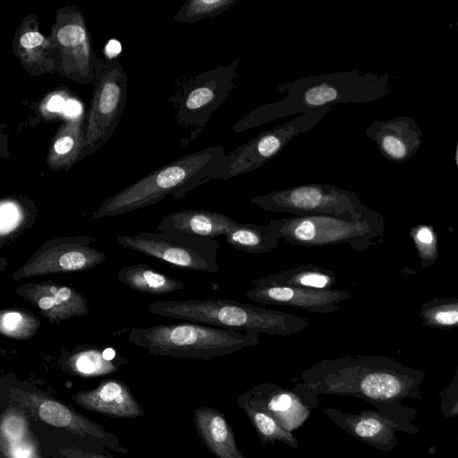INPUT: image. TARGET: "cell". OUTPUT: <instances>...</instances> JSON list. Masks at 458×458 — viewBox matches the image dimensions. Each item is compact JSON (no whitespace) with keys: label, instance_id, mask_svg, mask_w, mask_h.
Wrapping results in <instances>:
<instances>
[{"label":"cell","instance_id":"83f0119b","mask_svg":"<svg viewBox=\"0 0 458 458\" xmlns=\"http://www.w3.org/2000/svg\"><path fill=\"white\" fill-rule=\"evenodd\" d=\"M237 403L250 421L262 445L278 441L293 448L298 447L299 441L292 432L281 427L270 415L253 407L240 395Z\"/></svg>","mask_w":458,"mask_h":458},{"label":"cell","instance_id":"1f68e13d","mask_svg":"<svg viewBox=\"0 0 458 458\" xmlns=\"http://www.w3.org/2000/svg\"><path fill=\"white\" fill-rule=\"evenodd\" d=\"M238 0H189L175 13L174 21L194 23L213 18L233 7Z\"/></svg>","mask_w":458,"mask_h":458},{"label":"cell","instance_id":"e575fe53","mask_svg":"<svg viewBox=\"0 0 458 458\" xmlns=\"http://www.w3.org/2000/svg\"><path fill=\"white\" fill-rule=\"evenodd\" d=\"M3 458H40L36 442L31 438L1 444Z\"/></svg>","mask_w":458,"mask_h":458},{"label":"cell","instance_id":"8d00e7d4","mask_svg":"<svg viewBox=\"0 0 458 458\" xmlns=\"http://www.w3.org/2000/svg\"><path fill=\"white\" fill-rule=\"evenodd\" d=\"M381 146L389 156L395 158L403 157L406 153L403 143L392 135L384 136L381 140Z\"/></svg>","mask_w":458,"mask_h":458},{"label":"cell","instance_id":"4316f807","mask_svg":"<svg viewBox=\"0 0 458 458\" xmlns=\"http://www.w3.org/2000/svg\"><path fill=\"white\" fill-rule=\"evenodd\" d=\"M225 237L227 244L245 253H267L278 245V239L268 232L266 225L242 223Z\"/></svg>","mask_w":458,"mask_h":458},{"label":"cell","instance_id":"44dd1931","mask_svg":"<svg viewBox=\"0 0 458 458\" xmlns=\"http://www.w3.org/2000/svg\"><path fill=\"white\" fill-rule=\"evenodd\" d=\"M242 222L216 211L182 209L168 213L157 226V232H182L201 237L225 236Z\"/></svg>","mask_w":458,"mask_h":458},{"label":"cell","instance_id":"484cf974","mask_svg":"<svg viewBox=\"0 0 458 458\" xmlns=\"http://www.w3.org/2000/svg\"><path fill=\"white\" fill-rule=\"evenodd\" d=\"M117 277L127 287L148 294H167L185 287L182 281L155 271L142 262L121 267Z\"/></svg>","mask_w":458,"mask_h":458},{"label":"cell","instance_id":"3957f363","mask_svg":"<svg viewBox=\"0 0 458 458\" xmlns=\"http://www.w3.org/2000/svg\"><path fill=\"white\" fill-rule=\"evenodd\" d=\"M150 314L215 327L255 331L291 336L310 326V321L279 310L228 299L158 301L148 304Z\"/></svg>","mask_w":458,"mask_h":458},{"label":"cell","instance_id":"836d02e7","mask_svg":"<svg viewBox=\"0 0 458 458\" xmlns=\"http://www.w3.org/2000/svg\"><path fill=\"white\" fill-rule=\"evenodd\" d=\"M411 236L417 247L421 266H432L438 255L437 236L432 228L428 225L413 227Z\"/></svg>","mask_w":458,"mask_h":458},{"label":"cell","instance_id":"ab89813d","mask_svg":"<svg viewBox=\"0 0 458 458\" xmlns=\"http://www.w3.org/2000/svg\"><path fill=\"white\" fill-rule=\"evenodd\" d=\"M457 438H458V436H457Z\"/></svg>","mask_w":458,"mask_h":458},{"label":"cell","instance_id":"5bb4252c","mask_svg":"<svg viewBox=\"0 0 458 458\" xmlns=\"http://www.w3.org/2000/svg\"><path fill=\"white\" fill-rule=\"evenodd\" d=\"M324 412L345 432L384 452L392 451L396 446V431L403 430L411 434L418 432L411 422L388 417L378 411L365 410L352 414L327 406Z\"/></svg>","mask_w":458,"mask_h":458},{"label":"cell","instance_id":"8fae6325","mask_svg":"<svg viewBox=\"0 0 458 458\" xmlns=\"http://www.w3.org/2000/svg\"><path fill=\"white\" fill-rule=\"evenodd\" d=\"M239 60L208 70L194 77L178 101L175 120L188 137L189 143L206 127L213 113L228 98L236 86Z\"/></svg>","mask_w":458,"mask_h":458},{"label":"cell","instance_id":"d590c367","mask_svg":"<svg viewBox=\"0 0 458 458\" xmlns=\"http://www.w3.org/2000/svg\"><path fill=\"white\" fill-rule=\"evenodd\" d=\"M440 411L445 418L458 415V368L450 385L441 394Z\"/></svg>","mask_w":458,"mask_h":458},{"label":"cell","instance_id":"d4e9b609","mask_svg":"<svg viewBox=\"0 0 458 458\" xmlns=\"http://www.w3.org/2000/svg\"><path fill=\"white\" fill-rule=\"evenodd\" d=\"M37 216L34 202L25 197L6 196L0 202V246L14 241L30 228Z\"/></svg>","mask_w":458,"mask_h":458},{"label":"cell","instance_id":"8992f818","mask_svg":"<svg viewBox=\"0 0 458 458\" xmlns=\"http://www.w3.org/2000/svg\"><path fill=\"white\" fill-rule=\"evenodd\" d=\"M268 232L276 239L304 247L348 244L362 251L382 242L384 220L379 214L361 218L333 216H289L270 220Z\"/></svg>","mask_w":458,"mask_h":458},{"label":"cell","instance_id":"5b68a950","mask_svg":"<svg viewBox=\"0 0 458 458\" xmlns=\"http://www.w3.org/2000/svg\"><path fill=\"white\" fill-rule=\"evenodd\" d=\"M129 341L154 356L211 360L256 347L261 340L255 331H242L184 322L131 328Z\"/></svg>","mask_w":458,"mask_h":458},{"label":"cell","instance_id":"f35d334b","mask_svg":"<svg viewBox=\"0 0 458 458\" xmlns=\"http://www.w3.org/2000/svg\"><path fill=\"white\" fill-rule=\"evenodd\" d=\"M457 163H458V151H457Z\"/></svg>","mask_w":458,"mask_h":458},{"label":"cell","instance_id":"cb8c5ba5","mask_svg":"<svg viewBox=\"0 0 458 458\" xmlns=\"http://www.w3.org/2000/svg\"><path fill=\"white\" fill-rule=\"evenodd\" d=\"M252 286H289L316 290H332L336 284V276L332 269L301 264L291 268L265 275L254 281Z\"/></svg>","mask_w":458,"mask_h":458},{"label":"cell","instance_id":"4dcf8cb0","mask_svg":"<svg viewBox=\"0 0 458 458\" xmlns=\"http://www.w3.org/2000/svg\"><path fill=\"white\" fill-rule=\"evenodd\" d=\"M418 314L426 327L442 329L458 327V298H435L421 304Z\"/></svg>","mask_w":458,"mask_h":458},{"label":"cell","instance_id":"ffe728a7","mask_svg":"<svg viewBox=\"0 0 458 458\" xmlns=\"http://www.w3.org/2000/svg\"><path fill=\"white\" fill-rule=\"evenodd\" d=\"M80 406L92 411L116 418H136L144 410L130 389L121 381L108 379L95 389L80 391L72 396Z\"/></svg>","mask_w":458,"mask_h":458},{"label":"cell","instance_id":"f546056e","mask_svg":"<svg viewBox=\"0 0 458 458\" xmlns=\"http://www.w3.org/2000/svg\"><path fill=\"white\" fill-rule=\"evenodd\" d=\"M40 327V319L30 310L19 308L2 309L0 333L15 340H29Z\"/></svg>","mask_w":458,"mask_h":458},{"label":"cell","instance_id":"d6986e66","mask_svg":"<svg viewBox=\"0 0 458 458\" xmlns=\"http://www.w3.org/2000/svg\"><path fill=\"white\" fill-rule=\"evenodd\" d=\"M240 396L291 432L302 425L311 411L295 392L276 384H258Z\"/></svg>","mask_w":458,"mask_h":458},{"label":"cell","instance_id":"9c48e42d","mask_svg":"<svg viewBox=\"0 0 458 458\" xmlns=\"http://www.w3.org/2000/svg\"><path fill=\"white\" fill-rule=\"evenodd\" d=\"M122 247L182 269L216 273L219 242L215 238L182 232H136L117 235Z\"/></svg>","mask_w":458,"mask_h":458},{"label":"cell","instance_id":"e0dca14e","mask_svg":"<svg viewBox=\"0 0 458 458\" xmlns=\"http://www.w3.org/2000/svg\"><path fill=\"white\" fill-rule=\"evenodd\" d=\"M245 295L249 301L264 305L288 306L311 313L327 314L339 310V303L349 300L344 290H316L289 286H252Z\"/></svg>","mask_w":458,"mask_h":458},{"label":"cell","instance_id":"7a4b0ae2","mask_svg":"<svg viewBox=\"0 0 458 458\" xmlns=\"http://www.w3.org/2000/svg\"><path fill=\"white\" fill-rule=\"evenodd\" d=\"M224 154L223 147L214 146L163 165L106 198L91 216L111 217L157 204L168 196L183 198L210 180L212 165Z\"/></svg>","mask_w":458,"mask_h":458},{"label":"cell","instance_id":"7402d4cb","mask_svg":"<svg viewBox=\"0 0 458 458\" xmlns=\"http://www.w3.org/2000/svg\"><path fill=\"white\" fill-rule=\"evenodd\" d=\"M194 426L203 444L216 458H247L235 441L225 415L211 407L194 410Z\"/></svg>","mask_w":458,"mask_h":458},{"label":"cell","instance_id":"f1b7e54d","mask_svg":"<svg viewBox=\"0 0 458 458\" xmlns=\"http://www.w3.org/2000/svg\"><path fill=\"white\" fill-rule=\"evenodd\" d=\"M64 367L71 372L82 377H96L116 370L112 360L104 357L103 352L96 347H83L73 352L63 354Z\"/></svg>","mask_w":458,"mask_h":458},{"label":"cell","instance_id":"d6a6232c","mask_svg":"<svg viewBox=\"0 0 458 458\" xmlns=\"http://www.w3.org/2000/svg\"><path fill=\"white\" fill-rule=\"evenodd\" d=\"M9 407L2 414L0 444H8L30 437L29 420L24 410Z\"/></svg>","mask_w":458,"mask_h":458},{"label":"cell","instance_id":"7c38bea8","mask_svg":"<svg viewBox=\"0 0 458 458\" xmlns=\"http://www.w3.org/2000/svg\"><path fill=\"white\" fill-rule=\"evenodd\" d=\"M88 235L59 236L47 240L12 275L13 281L40 276L83 272L105 262L106 254Z\"/></svg>","mask_w":458,"mask_h":458},{"label":"cell","instance_id":"ac0fdd59","mask_svg":"<svg viewBox=\"0 0 458 458\" xmlns=\"http://www.w3.org/2000/svg\"><path fill=\"white\" fill-rule=\"evenodd\" d=\"M12 49L25 72L31 76L58 73L60 70V52L51 37L39 31L35 14H28L22 19L14 33Z\"/></svg>","mask_w":458,"mask_h":458},{"label":"cell","instance_id":"52a82bcc","mask_svg":"<svg viewBox=\"0 0 458 458\" xmlns=\"http://www.w3.org/2000/svg\"><path fill=\"white\" fill-rule=\"evenodd\" d=\"M93 95L84 126V148L78 163L93 155L114 134L123 115L128 77L119 57L101 59L94 55Z\"/></svg>","mask_w":458,"mask_h":458},{"label":"cell","instance_id":"ba28073f","mask_svg":"<svg viewBox=\"0 0 458 458\" xmlns=\"http://www.w3.org/2000/svg\"><path fill=\"white\" fill-rule=\"evenodd\" d=\"M250 203L264 211L295 216L361 218L375 213L360 202L354 191L327 183H307L274 191L253 197Z\"/></svg>","mask_w":458,"mask_h":458},{"label":"cell","instance_id":"6da1fadb","mask_svg":"<svg viewBox=\"0 0 458 458\" xmlns=\"http://www.w3.org/2000/svg\"><path fill=\"white\" fill-rule=\"evenodd\" d=\"M425 374L379 355H344L321 360L301 371L293 391L310 411L321 394L360 398L385 415L404 398H420Z\"/></svg>","mask_w":458,"mask_h":458},{"label":"cell","instance_id":"277c9868","mask_svg":"<svg viewBox=\"0 0 458 458\" xmlns=\"http://www.w3.org/2000/svg\"><path fill=\"white\" fill-rule=\"evenodd\" d=\"M276 91L285 97L254 108L233 125V131L242 132L293 114L365 100L368 81L353 71L336 72L284 81Z\"/></svg>","mask_w":458,"mask_h":458},{"label":"cell","instance_id":"4fadbf2b","mask_svg":"<svg viewBox=\"0 0 458 458\" xmlns=\"http://www.w3.org/2000/svg\"><path fill=\"white\" fill-rule=\"evenodd\" d=\"M49 36L61 55L58 74L81 85L94 82L95 53L85 19L79 7H60L55 13Z\"/></svg>","mask_w":458,"mask_h":458},{"label":"cell","instance_id":"603a6c76","mask_svg":"<svg viewBox=\"0 0 458 458\" xmlns=\"http://www.w3.org/2000/svg\"><path fill=\"white\" fill-rule=\"evenodd\" d=\"M85 135L81 115L66 117L52 138L47 165L51 171H69L84 148Z\"/></svg>","mask_w":458,"mask_h":458},{"label":"cell","instance_id":"74e56055","mask_svg":"<svg viewBox=\"0 0 458 458\" xmlns=\"http://www.w3.org/2000/svg\"><path fill=\"white\" fill-rule=\"evenodd\" d=\"M79 458H106L100 455L91 454H81L79 453Z\"/></svg>","mask_w":458,"mask_h":458},{"label":"cell","instance_id":"9a60e30c","mask_svg":"<svg viewBox=\"0 0 458 458\" xmlns=\"http://www.w3.org/2000/svg\"><path fill=\"white\" fill-rule=\"evenodd\" d=\"M9 396L20 407L28 410L42 421L71 432L94 437L113 448H121L118 440L94 421L81 416L67 405L38 393H28L19 388L9 391Z\"/></svg>","mask_w":458,"mask_h":458},{"label":"cell","instance_id":"30bf717a","mask_svg":"<svg viewBox=\"0 0 458 458\" xmlns=\"http://www.w3.org/2000/svg\"><path fill=\"white\" fill-rule=\"evenodd\" d=\"M332 106L315 108L296 118L263 131L228 155L224 154L211 167L210 180H229L251 172L280 153L297 135L318 123Z\"/></svg>","mask_w":458,"mask_h":458},{"label":"cell","instance_id":"2e32d148","mask_svg":"<svg viewBox=\"0 0 458 458\" xmlns=\"http://www.w3.org/2000/svg\"><path fill=\"white\" fill-rule=\"evenodd\" d=\"M15 293L36 307L50 325L89 313L87 298L81 293L53 281L25 283Z\"/></svg>","mask_w":458,"mask_h":458}]
</instances>
